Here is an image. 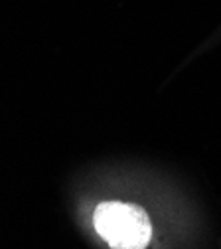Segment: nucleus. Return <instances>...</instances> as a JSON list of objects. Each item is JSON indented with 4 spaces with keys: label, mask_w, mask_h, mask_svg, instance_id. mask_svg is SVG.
Wrapping results in <instances>:
<instances>
[{
    "label": "nucleus",
    "mask_w": 221,
    "mask_h": 249,
    "mask_svg": "<svg viewBox=\"0 0 221 249\" xmlns=\"http://www.w3.org/2000/svg\"><path fill=\"white\" fill-rule=\"evenodd\" d=\"M174 206L176 194L154 178L113 174L91 188L85 210L93 235L107 249H152L160 212Z\"/></svg>",
    "instance_id": "obj_1"
},
{
    "label": "nucleus",
    "mask_w": 221,
    "mask_h": 249,
    "mask_svg": "<svg viewBox=\"0 0 221 249\" xmlns=\"http://www.w3.org/2000/svg\"><path fill=\"white\" fill-rule=\"evenodd\" d=\"M217 42H221V26H219V28L215 30V32L209 36V40L205 42V46H204V48L207 50V48H211V46H213V44H217Z\"/></svg>",
    "instance_id": "obj_2"
}]
</instances>
